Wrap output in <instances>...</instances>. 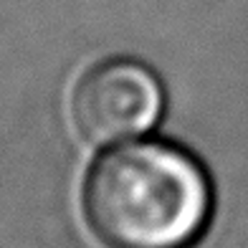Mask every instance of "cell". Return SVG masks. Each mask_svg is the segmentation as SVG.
Returning a JSON list of instances; mask_svg holds the SVG:
<instances>
[{
	"label": "cell",
	"mask_w": 248,
	"mask_h": 248,
	"mask_svg": "<svg viewBox=\"0 0 248 248\" xmlns=\"http://www.w3.org/2000/svg\"><path fill=\"white\" fill-rule=\"evenodd\" d=\"M162 111V86L140 61L111 59L89 69L74 89L71 114L89 142L109 144L147 132Z\"/></svg>",
	"instance_id": "7a4b0ae2"
},
{
	"label": "cell",
	"mask_w": 248,
	"mask_h": 248,
	"mask_svg": "<svg viewBox=\"0 0 248 248\" xmlns=\"http://www.w3.org/2000/svg\"><path fill=\"white\" fill-rule=\"evenodd\" d=\"M81 202L107 248H193L208 228L213 190L193 155L150 140L101 155Z\"/></svg>",
	"instance_id": "6da1fadb"
}]
</instances>
